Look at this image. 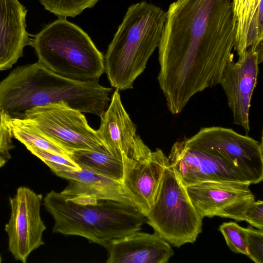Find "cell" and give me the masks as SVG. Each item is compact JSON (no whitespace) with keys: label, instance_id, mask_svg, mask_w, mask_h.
Listing matches in <instances>:
<instances>
[{"label":"cell","instance_id":"obj_1","mask_svg":"<svg viewBox=\"0 0 263 263\" xmlns=\"http://www.w3.org/2000/svg\"><path fill=\"white\" fill-rule=\"evenodd\" d=\"M232 0H177L166 12L157 79L168 110L219 84L235 45Z\"/></svg>","mask_w":263,"mask_h":263},{"label":"cell","instance_id":"obj_2","mask_svg":"<svg viewBox=\"0 0 263 263\" xmlns=\"http://www.w3.org/2000/svg\"><path fill=\"white\" fill-rule=\"evenodd\" d=\"M43 204L54 220L53 232L83 237L106 248L111 241L140 231L146 217L134 205L116 200L76 196L53 190Z\"/></svg>","mask_w":263,"mask_h":263},{"label":"cell","instance_id":"obj_3","mask_svg":"<svg viewBox=\"0 0 263 263\" xmlns=\"http://www.w3.org/2000/svg\"><path fill=\"white\" fill-rule=\"evenodd\" d=\"M165 20L166 12L145 1L128 8L105 55V72L112 87L133 88L159 46Z\"/></svg>","mask_w":263,"mask_h":263},{"label":"cell","instance_id":"obj_4","mask_svg":"<svg viewBox=\"0 0 263 263\" xmlns=\"http://www.w3.org/2000/svg\"><path fill=\"white\" fill-rule=\"evenodd\" d=\"M38 62L52 72L80 81H98L104 58L89 35L77 25L59 18L32 38Z\"/></svg>","mask_w":263,"mask_h":263},{"label":"cell","instance_id":"obj_5","mask_svg":"<svg viewBox=\"0 0 263 263\" xmlns=\"http://www.w3.org/2000/svg\"><path fill=\"white\" fill-rule=\"evenodd\" d=\"M146 219L155 233L178 248L194 242L202 232L203 218L196 211L185 186L169 163Z\"/></svg>","mask_w":263,"mask_h":263},{"label":"cell","instance_id":"obj_6","mask_svg":"<svg viewBox=\"0 0 263 263\" xmlns=\"http://www.w3.org/2000/svg\"><path fill=\"white\" fill-rule=\"evenodd\" d=\"M183 139L187 144L224 160L250 184L262 181V138L259 142L231 128L212 126Z\"/></svg>","mask_w":263,"mask_h":263},{"label":"cell","instance_id":"obj_7","mask_svg":"<svg viewBox=\"0 0 263 263\" xmlns=\"http://www.w3.org/2000/svg\"><path fill=\"white\" fill-rule=\"evenodd\" d=\"M20 118L30 121L69 155L79 150L108 153L97 130L89 126L85 117L77 110L48 105L29 109Z\"/></svg>","mask_w":263,"mask_h":263},{"label":"cell","instance_id":"obj_8","mask_svg":"<svg viewBox=\"0 0 263 263\" xmlns=\"http://www.w3.org/2000/svg\"><path fill=\"white\" fill-rule=\"evenodd\" d=\"M43 196L30 188L21 186L9 198L10 216L5 226L8 249L14 258L26 263L34 250L45 244L46 226L41 215Z\"/></svg>","mask_w":263,"mask_h":263},{"label":"cell","instance_id":"obj_9","mask_svg":"<svg viewBox=\"0 0 263 263\" xmlns=\"http://www.w3.org/2000/svg\"><path fill=\"white\" fill-rule=\"evenodd\" d=\"M250 183L239 181H208L185 186L198 214L244 221V214L255 200Z\"/></svg>","mask_w":263,"mask_h":263},{"label":"cell","instance_id":"obj_10","mask_svg":"<svg viewBox=\"0 0 263 263\" xmlns=\"http://www.w3.org/2000/svg\"><path fill=\"white\" fill-rule=\"evenodd\" d=\"M262 61V46L256 50L249 48L236 62L232 55L224 66L219 83L232 112L233 124L241 127L247 134L250 132L252 97Z\"/></svg>","mask_w":263,"mask_h":263},{"label":"cell","instance_id":"obj_11","mask_svg":"<svg viewBox=\"0 0 263 263\" xmlns=\"http://www.w3.org/2000/svg\"><path fill=\"white\" fill-rule=\"evenodd\" d=\"M98 135L108 152L123 159L141 160L152 151L136 133V127L125 110L119 90L116 89L107 108L100 116Z\"/></svg>","mask_w":263,"mask_h":263},{"label":"cell","instance_id":"obj_12","mask_svg":"<svg viewBox=\"0 0 263 263\" xmlns=\"http://www.w3.org/2000/svg\"><path fill=\"white\" fill-rule=\"evenodd\" d=\"M167 158L185 186L208 181L249 183L224 160L187 144L184 139L174 143Z\"/></svg>","mask_w":263,"mask_h":263},{"label":"cell","instance_id":"obj_13","mask_svg":"<svg viewBox=\"0 0 263 263\" xmlns=\"http://www.w3.org/2000/svg\"><path fill=\"white\" fill-rule=\"evenodd\" d=\"M121 183L137 209L146 217L153 206L164 169L169 163L163 151L157 148L141 160L122 159Z\"/></svg>","mask_w":263,"mask_h":263},{"label":"cell","instance_id":"obj_14","mask_svg":"<svg viewBox=\"0 0 263 263\" xmlns=\"http://www.w3.org/2000/svg\"><path fill=\"white\" fill-rule=\"evenodd\" d=\"M44 163L57 176L68 181L67 186L61 192L66 196H81L109 199L135 206L124 190L121 182L84 168L76 170L52 162Z\"/></svg>","mask_w":263,"mask_h":263},{"label":"cell","instance_id":"obj_15","mask_svg":"<svg viewBox=\"0 0 263 263\" xmlns=\"http://www.w3.org/2000/svg\"><path fill=\"white\" fill-rule=\"evenodd\" d=\"M107 263H166L174 252L156 233L135 232L111 241L106 248Z\"/></svg>","mask_w":263,"mask_h":263},{"label":"cell","instance_id":"obj_16","mask_svg":"<svg viewBox=\"0 0 263 263\" xmlns=\"http://www.w3.org/2000/svg\"><path fill=\"white\" fill-rule=\"evenodd\" d=\"M27 12L18 0H0V71L10 68L30 45Z\"/></svg>","mask_w":263,"mask_h":263},{"label":"cell","instance_id":"obj_17","mask_svg":"<svg viewBox=\"0 0 263 263\" xmlns=\"http://www.w3.org/2000/svg\"><path fill=\"white\" fill-rule=\"evenodd\" d=\"M263 0H232L236 21L234 50L238 57L262 46Z\"/></svg>","mask_w":263,"mask_h":263},{"label":"cell","instance_id":"obj_18","mask_svg":"<svg viewBox=\"0 0 263 263\" xmlns=\"http://www.w3.org/2000/svg\"><path fill=\"white\" fill-rule=\"evenodd\" d=\"M69 157L81 168L121 182L123 162L108 153L79 150L69 154Z\"/></svg>","mask_w":263,"mask_h":263},{"label":"cell","instance_id":"obj_19","mask_svg":"<svg viewBox=\"0 0 263 263\" xmlns=\"http://www.w3.org/2000/svg\"><path fill=\"white\" fill-rule=\"evenodd\" d=\"M99 0H39L46 10L59 18L74 17L92 8Z\"/></svg>","mask_w":263,"mask_h":263},{"label":"cell","instance_id":"obj_20","mask_svg":"<svg viewBox=\"0 0 263 263\" xmlns=\"http://www.w3.org/2000/svg\"><path fill=\"white\" fill-rule=\"evenodd\" d=\"M219 229L232 251L247 255L246 228L234 222H229L222 223Z\"/></svg>","mask_w":263,"mask_h":263},{"label":"cell","instance_id":"obj_21","mask_svg":"<svg viewBox=\"0 0 263 263\" xmlns=\"http://www.w3.org/2000/svg\"><path fill=\"white\" fill-rule=\"evenodd\" d=\"M9 117L0 110V168L11 159V151L13 148Z\"/></svg>","mask_w":263,"mask_h":263},{"label":"cell","instance_id":"obj_22","mask_svg":"<svg viewBox=\"0 0 263 263\" xmlns=\"http://www.w3.org/2000/svg\"><path fill=\"white\" fill-rule=\"evenodd\" d=\"M247 256L256 263L263 262V232L251 227L246 228Z\"/></svg>","mask_w":263,"mask_h":263},{"label":"cell","instance_id":"obj_23","mask_svg":"<svg viewBox=\"0 0 263 263\" xmlns=\"http://www.w3.org/2000/svg\"><path fill=\"white\" fill-rule=\"evenodd\" d=\"M27 149L33 155L41 160L43 162H49L69 167L76 170L81 168L76 164L69 157H66L58 154L49 152L32 146H26Z\"/></svg>","mask_w":263,"mask_h":263},{"label":"cell","instance_id":"obj_24","mask_svg":"<svg viewBox=\"0 0 263 263\" xmlns=\"http://www.w3.org/2000/svg\"><path fill=\"white\" fill-rule=\"evenodd\" d=\"M245 220L258 229H263V201L254 200L246 209Z\"/></svg>","mask_w":263,"mask_h":263},{"label":"cell","instance_id":"obj_25","mask_svg":"<svg viewBox=\"0 0 263 263\" xmlns=\"http://www.w3.org/2000/svg\"><path fill=\"white\" fill-rule=\"evenodd\" d=\"M2 262V257L0 254V263H1Z\"/></svg>","mask_w":263,"mask_h":263}]
</instances>
